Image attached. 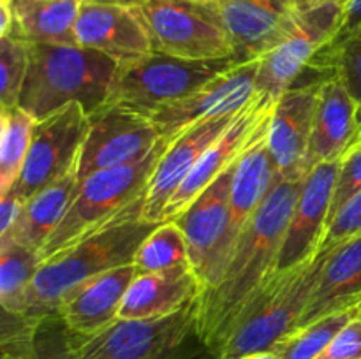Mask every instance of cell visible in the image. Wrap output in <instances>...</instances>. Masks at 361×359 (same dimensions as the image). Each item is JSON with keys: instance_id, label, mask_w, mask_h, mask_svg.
Segmentation results:
<instances>
[{"instance_id": "obj_30", "label": "cell", "mask_w": 361, "mask_h": 359, "mask_svg": "<svg viewBox=\"0 0 361 359\" xmlns=\"http://www.w3.org/2000/svg\"><path fill=\"white\" fill-rule=\"evenodd\" d=\"M356 315H358L356 306L328 313L286 334L282 340L277 341L274 351L281 359H317L330 345L335 334Z\"/></svg>"}, {"instance_id": "obj_29", "label": "cell", "mask_w": 361, "mask_h": 359, "mask_svg": "<svg viewBox=\"0 0 361 359\" xmlns=\"http://www.w3.org/2000/svg\"><path fill=\"white\" fill-rule=\"evenodd\" d=\"M42 264L41 253L14 241H0V305L2 312L23 315L32 280Z\"/></svg>"}, {"instance_id": "obj_24", "label": "cell", "mask_w": 361, "mask_h": 359, "mask_svg": "<svg viewBox=\"0 0 361 359\" xmlns=\"http://www.w3.org/2000/svg\"><path fill=\"white\" fill-rule=\"evenodd\" d=\"M321 256L323 267L298 327L361 301V232Z\"/></svg>"}, {"instance_id": "obj_32", "label": "cell", "mask_w": 361, "mask_h": 359, "mask_svg": "<svg viewBox=\"0 0 361 359\" xmlns=\"http://www.w3.org/2000/svg\"><path fill=\"white\" fill-rule=\"evenodd\" d=\"M30 42L20 37H0V106H14L28 73Z\"/></svg>"}, {"instance_id": "obj_46", "label": "cell", "mask_w": 361, "mask_h": 359, "mask_svg": "<svg viewBox=\"0 0 361 359\" xmlns=\"http://www.w3.org/2000/svg\"><path fill=\"white\" fill-rule=\"evenodd\" d=\"M194 2H207V0H194Z\"/></svg>"}, {"instance_id": "obj_2", "label": "cell", "mask_w": 361, "mask_h": 359, "mask_svg": "<svg viewBox=\"0 0 361 359\" xmlns=\"http://www.w3.org/2000/svg\"><path fill=\"white\" fill-rule=\"evenodd\" d=\"M143 206L145 194L104 227L42 260L21 317L39 319L56 312L74 287L109 270L133 264L141 243L159 225L143 220Z\"/></svg>"}, {"instance_id": "obj_4", "label": "cell", "mask_w": 361, "mask_h": 359, "mask_svg": "<svg viewBox=\"0 0 361 359\" xmlns=\"http://www.w3.org/2000/svg\"><path fill=\"white\" fill-rule=\"evenodd\" d=\"M323 263L324 256H316L295 270L275 273L238 317L219 359L274 351L279 340L298 327Z\"/></svg>"}, {"instance_id": "obj_18", "label": "cell", "mask_w": 361, "mask_h": 359, "mask_svg": "<svg viewBox=\"0 0 361 359\" xmlns=\"http://www.w3.org/2000/svg\"><path fill=\"white\" fill-rule=\"evenodd\" d=\"M326 80L295 83L275 102L268 144L275 162L277 180H296L309 175L305 162L314 111L321 84Z\"/></svg>"}, {"instance_id": "obj_45", "label": "cell", "mask_w": 361, "mask_h": 359, "mask_svg": "<svg viewBox=\"0 0 361 359\" xmlns=\"http://www.w3.org/2000/svg\"><path fill=\"white\" fill-rule=\"evenodd\" d=\"M356 310H358V315L361 317V301L358 303V305H356Z\"/></svg>"}, {"instance_id": "obj_20", "label": "cell", "mask_w": 361, "mask_h": 359, "mask_svg": "<svg viewBox=\"0 0 361 359\" xmlns=\"http://www.w3.org/2000/svg\"><path fill=\"white\" fill-rule=\"evenodd\" d=\"M236 165L238 162L226 169L183 213L175 218L185 234L190 264L203 285L210 275L228 231L229 197H231Z\"/></svg>"}, {"instance_id": "obj_8", "label": "cell", "mask_w": 361, "mask_h": 359, "mask_svg": "<svg viewBox=\"0 0 361 359\" xmlns=\"http://www.w3.org/2000/svg\"><path fill=\"white\" fill-rule=\"evenodd\" d=\"M134 9L155 53L185 60L233 58L228 35L194 0H141Z\"/></svg>"}, {"instance_id": "obj_42", "label": "cell", "mask_w": 361, "mask_h": 359, "mask_svg": "<svg viewBox=\"0 0 361 359\" xmlns=\"http://www.w3.org/2000/svg\"><path fill=\"white\" fill-rule=\"evenodd\" d=\"M240 359H281L275 351H263V352H254V354L242 355Z\"/></svg>"}, {"instance_id": "obj_43", "label": "cell", "mask_w": 361, "mask_h": 359, "mask_svg": "<svg viewBox=\"0 0 361 359\" xmlns=\"http://www.w3.org/2000/svg\"><path fill=\"white\" fill-rule=\"evenodd\" d=\"M95 2H106V4H120V6L136 7L141 0H95Z\"/></svg>"}, {"instance_id": "obj_39", "label": "cell", "mask_w": 361, "mask_h": 359, "mask_svg": "<svg viewBox=\"0 0 361 359\" xmlns=\"http://www.w3.org/2000/svg\"><path fill=\"white\" fill-rule=\"evenodd\" d=\"M361 27V0H349L348 7H345V16L344 23H342L341 30H338L337 37L334 39L331 44H328V48H334L338 46L341 42H344L356 28Z\"/></svg>"}, {"instance_id": "obj_17", "label": "cell", "mask_w": 361, "mask_h": 359, "mask_svg": "<svg viewBox=\"0 0 361 359\" xmlns=\"http://www.w3.org/2000/svg\"><path fill=\"white\" fill-rule=\"evenodd\" d=\"M277 99L268 95H257L250 104H247L231 125L222 132V136L201 155L197 164L185 178V182L178 187L175 196L168 203L162 222H171L180 213L187 210L226 169L238 162L247 144L252 139L261 120L274 109Z\"/></svg>"}, {"instance_id": "obj_38", "label": "cell", "mask_w": 361, "mask_h": 359, "mask_svg": "<svg viewBox=\"0 0 361 359\" xmlns=\"http://www.w3.org/2000/svg\"><path fill=\"white\" fill-rule=\"evenodd\" d=\"M23 206L25 203H21L16 197L9 196V194L0 197V238L6 236L14 227L21 211H23Z\"/></svg>"}, {"instance_id": "obj_44", "label": "cell", "mask_w": 361, "mask_h": 359, "mask_svg": "<svg viewBox=\"0 0 361 359\" xmlns=\"http://www.w3.org/2000/svg\"><path fill=\"white\" fill-rule=\"evenodd\" d=\"M356 123H358V130H356V141L361 139V102L358 104V115H356ZM355 141V143H356Z\"/></svg>"}, {"instance_id": "obj_13", "label": "cell", "mask_w": 361, "mask_h": 359, "mask_svg": "<svg viewBox=\"0 0 361 359\" xmlns=\"http://www.w3.org/2000/svg\"><path fill=\"white\" fill-rule=\"evenodd\" d=\"M256 62L235 65L212 77L185 97L161 106L150 115L162 137L171 139L192 123L215 116L235 115L257 97Z\"/></svg>"}, {"instance_id": "obj_7", "label": "cell", "mask_w": 361, "mask_h": 359, "mask_svg": "<svg viewBox=\"0 0 361 359\" xmlns=\"http://www.w3.org/2000/svg\"><path fill=\"white\" fill-rule=\"evenodd\" d=\"M348 2H326L295 9L288 34L259 58L257 94L279 99L293 87L314 56L334 42L344 23Z\"/></svg>"}, {"instance_id": "obj_25", "label": "cell", "mask_w": 361, "mask_h": 359, "mask_svg": "<svg viewBox=\"0 0 361 359\" xmlns=\"http://www.w3.org/2000/svg\"><path fill=\"white\" fill-rule=\"evenodd\" d=\"M2 359H80V338L59 312L39 319L4 312Z\"/></svg>"}, {"instance_id": "obj_5", "label": "cell", "mask_w": 361, "mask_h": 359, "mask_svg": "<svg viewBox=\"0 0 361 359\" xmlns=\"http://www.w3.org/2000/svg\"><path fill=\"white\" fill-rule=\"evenodd\" d=\"M168 143V137H162L157 146L141 160L122 168L97 171L78 183L67 213L39 252L41 259L46 260L76 239L99 231L118 217L137 197L143 196Z\"/></svg>"}, {"instance_id": "obj_11", "label": "cell", "mask_w": 361, "mask_h": 359, "mask_svg": "<svg viewBox=\"0 0 361 359\" xmlns=\"http://www.w3.org/2000/svg\"><path fill=\"white\" fill-rule=\"evenodd\" d=\"M271 115H274V109L261 120L252 139L249 141L245 151L240 157L238 165H236L235 176H233L231 197H229L228 231H226L224 241H222L217 259L212 266L203 289L217 284L243 227L252 218V215L259 210V206L264 203V199L277 182L275 162L271 157L270 144H268Z\"/></svg>"}, {"instance_id": "obj_19", "label": "cell", "mask_w": 361, "mask_h": 359, "mask_svg": "<svg viewBox=\"0 0 361 359\" xmlns=\"http://www.w3.org/2000/svg\"><path fill=\"white\" fill-rule=\"evenodd\" d=\"M76 44L111 56L116 62L154 53L150 35L134 7L85 0L74 27Z\"/></svg>"}, {"instance_id": "obj_26", "label": "cell", "mask_w": 361, "mask_h": 359, "mask_svg": "<svg viewBox=\"0 0 361 359\" xmlns=\"http://www.w3.org/2000/svg\"><path fill=\"white\" fill-rule=\"evenodd\" d=\"M76 189L78 175L76 171H73L32 196L25 203L23 211L14 227L6 236H2L0 241H14L35 252H41L56 225L62 222L63 215L67 213Z\"/></svg>"}, {"instance_id": "obj_22", "label": "cell", "mask_w": 361, "mask_h": 359, "mask_svg": "<svg viewBox=\"0 0 361 359\" xmlns=\"http://www.w3.org/2000/svg\"><path fill=\"white\" fill-rule=\"evenodd\" d=\"M203 289L190 264L136 275L123 296L118 319L155 320L175 315L196 301Z\"/></svg>"}, {"instance_id": "obj_36", "label": "cell", "mask_w": 361, "mask_h": 359, "mask_svg": "<svg viewBox=\"0 0 361 359\" xmlns=\"http://www.w3.org/2000/svg\"><path fill=\"white\" fill-rule=\"evenodd\" d=\"M317 359H361V317H353Z\"/></svg>"}, {"instance_id": "obj_15", "label": "cell", "mask_w": 361, "mask_h": 359, "mask_svg": "<svg viewBox=\"0 0 361 359\" xmlns=\"http://www.w3.org/2000/svg\"><path fill=\"white\" fill-rule=\"evenodd\" d=\"M341 158L321 162L307 175L282 238L275 273L295 270L317 256L321 239L328 227Z\"/></svg>"}, {"instance_id": "obj_28", "label": "cell", "mask_w": 361, "mask_h": 359, "mask_svg": "<svg viewBox=\"0 0 361 359\" xmlns=\"http://www.w3.org/2000/svg\"><path fill=\"white\" fill-rule=\"evenodd\" d=\"M35 123L20 104L0 106V197L9 194L23 169Z\"/></svg>"}, {"instance_id": "obj_21", "label": "cell", "mask_w": 361, "mask_h": 359, "mask_svg": "<svg viewBox=\"0 0 361 359\" xmlns=\"http://www.w3.org/2000/svg\"><path fill=\"white\" fill-rule=\"evenodd\" d=\"M136 275L134 264L97 275L74 287L60 301L56 312L78 338L92 336L118 320L123 296Z\"/></svg>"}, {"instance_id": "obj_23", "label": "cell", "mask_w": 361, "mask_h": 359, "mask_svg": "<svg viewBox=\"0 0 361 359\" xmlns=\"http://www.w3.org/2000/svg\"><path fill=\"white\" fill-rule=\"evenodd\" d=\"M358 104L337 73L321 84L307 151V171L321 162L337 160L355 144Z\"/></svg>"}, {"instance_id": "obj_33", "label": "cell", "mask_w": 361, "mask_h": 359, "mask_svg": "<svg viewBox=\"0 0 361 359\" xmlns=\"http://www.w3.org/2000/svg\"><path fill=\"white\" fill-rule=\"evenodd\" d=\"M314 58L335 67L353 97L361 102V27L338 46L321 49Z\"/></svg>"}, {"instance_id": "obj_41", "label": "cell", "mask_w": 361, "mask_h": 359, "mask_svg": "<svg viewBox=\"0 0 361 359\" xmlns=\"http://www.w3.org/2000/svg\"><path fill=\"white\" fill-rule=\"evenodd\" d=\"M326 2H349V0H288L293 9H305V7L321 6V4Z\"/></svg>"}, {"instance_id": "obj_6", "label": "cell", "mask_w": 361, "mask_h": 359, "mask_svg": "<svg viewBox=\"0 0 361 359\" xmlns=\"http://www.w3.org/2000/svg\"><path fill=\"white\" fill-rule=\"evenodd\" d=\"M235 65L233 58L185 60L155 51L143 58L118 62L106 106L150 116L161 106L185 97Z\"/></svg>"}, {"instance_id": "obj_37", "label": "cell", "mask_w": 361, "mask_h": 359, "mask_svg": "<svg viewBox=\"0 0 361 359\" xmlns=\"http://www.w3.org/2000/svg\"><path fill=\"white\" fill-rule=\"evenodd\" d=\"M161 359H219V354L212 351L210 347H207L197 338L196 331H192L185 340H182L171 351L166 352Z\"/></svg>"}, {"instance_id": "obj_27", "label": "cell", "mask_w": 361, "mask_h": 359, "mask_svg": "<svg viewBox=\"0 0 361 359\" xmlns=\"http://www.w3.org/2000/svg\"><path fill=\"white\" fill-rule=\"evenodd\" d=\"M85 0H14L11 37L34 44L78 46L74 27Z\"/></svg>"}, {"instance_id": "obj_35", "label": "cell", "mask_w": 361, "mask_h": 359, "mask_svg": "<svg viewBox=\"0 0 361 359\" xmlns=\"http://www.w3.org/2000/svg\"><path fill=\"white\" fill-rule=\"evenodd\" d=\"M361 232V190L356 196H353L344 206L338 210L334 220L328 224L326 231H324L323 239H321L319 250L317 256L321 253H328L331 248L341 245L345 239L353 238V236Z\"/></svg>"}, {"instance_id": "obj_14", "label": "cell", "mask_w": 361, "mask_h": 359, "mask_svg": "<svg viewBox=\"0 0 361 359\" xmlns=\"http://www.w3.org/2000/svg\"><path fill=\"white\" fill-rule=\"evenodd\" d=\"M192 331L194 303L164 319H118L92 336L80 338V359H161Z\"/></svg>"}, {"instance_id": "obj_34", "label": "cell", "mask_w": 361, "mask_h": 359, "mask_svg": "<svg viewBox=\"0 0 361 359\" xmlns=\"http://www.w3.org/2000/svg\"><path fill=\"white\" fill-rule=\"evenodd\" d=\"M361 190V139L356 141L341 158L334 199H331L328 224L334 220L342 206Z\"/></svg>"}, {"instance_id": "obj_10", "label": "cell", "mask_w": 361, "mask_h": 359, "mask_svg": "<svg viewBox=\"0 0 361 359\" xmlns=\"http://www.w3.org/2000/svg\"><path fill=\"white\" fill-rule=\"evenodd\" d=\"M161 139L150 116L120 106H104L88 116V132L78 158V183L97 171L141 160Z\"/></svg>"}, {"instance_id": "obj_40", "label": "cell", "mask_w": 361, "mask_h": 359, "mask_svg": "<svg viewBox=\"0 0 361 359\" xmlns=\"http://www.w3.org/2000/svg\"><path fill=\"white\" fill-rule=\"evenodd\" d=\"M14 28V0H0V37L11 35Z\"/></svg>"}, {"instance_id": "obj_3", "label": "cell", "mask_w": 361, "mask_h": 359, "mask_svg": "<svg viewBox=\"0 0 361 359\" xmlns=\"http://www.w3.org/2000/svg\"><path fill=\"white\" fill-rule=\"evenodd\" d=\"M118 62L95 49L30 42L28 73L18 104L35 120L80 102L94 115L108 102Z\"/></svg>"}, {"instance_id": "obj_31", "label": "cell", "mask_w": 361, "mask_h": 359, "mask_svg": "<svg viewBox=\"0 0 361 359\" xmlns=\"http://www.w3.org/2000/svg\"><path fill=\"white\" fill-rule=\"evenodd\" d=\"M133 264L136 266L137 275L190 264L189 245L182 227L175 220L159 224L141 243Z\"/></svg>"}, {"instance_id": "obj_16", "label": "cell", "mask_w": 361, "mask_h": 359, "mask_svg": "<svg viewBox=\"0 0 361 359\" xmlns=\"http://www.w3.org/2000/svg\"><path fill=\"white\" fill-rule=\"evenodd\" d=\"M238 113L201 120L169 139L145 190V222L162 224L166 206L175 196L178 187L185 182L201 155L231 125Z\"/></svg>"}, {"instance_id": "obj_12", "label": "cell", "mask_w": 361, "mask_h": 359, "mask_svg": "<svg viewBox=\"0 0 361 359\" xmlns=\"http://www.w3.org/2000/svg\"><path fill=\"white\" fill-rule=\"evenodd\" d=\"M197 4L228 35L236 65L256 62L274 49L288 34L295 13L288 0H207Z\"/></svg>"}, {"instance_id": "obj_1", "label": "cell", "mask_w": 361, "mask_h": 359, "mask_svg": "<svg viewBox=\"0 0 361 359\" xmlns=\"http://www.w3.org/2000/svg\"><path fill=\"white\" fill-rule=\"evenodd\" d=\"M305 178L275 182L238 236L217 284L197 294L194 331L217 354L243 310L275 275L282 238Z\"/></svg>"}, {"instance_id": "obj_9", "label": "cell", "mask_w": 361, "mask_h": 359, "mask_svg": "<svg viewBox=\"0 0 361 359\" xmlns=\"http://www.w3.org/2000/svg\"><path fill=\"white\" fill-rule=\"evenodd\" d=\"M87 132L88 115L80 102H71L39 120L27 160L9 196L27 203L42 189L76 171Z\"/></svg>"}]
</instances>
